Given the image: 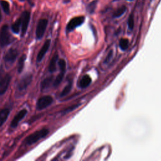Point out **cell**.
I'll return each mask as SVG.
<instances>
[{
    "instance_id": "cell-5",
    "label": "cell",
    "mask_w": 161,
    "mask_h": 161,
    "mask_svg": "<svg viewBox=\"0 0 161 161\" xmlns=\"http://www.w3.org/2000/svg\"><path fill=\"white\" fill-rule=\"evenodd\" d=\"M19 18L21 20V32L22 36H23L28 29L30 19V13L28 11H25Z\"/></svg>"
},
{
    "instance_id": "cell-25",
    "label": "cell",
    "mask_w": 161,
    "mask_h": 161,
    "mask_svg": "<svg viewBox=\"0 0 161 161\" xmlns=\"http://www.w3.org/2000/svg\"><path fill=\"white\" fill-rule=\"evenodd\" d=\"M128 26L130 30H133L134 28V18L133 14H130L128 19Z\"/></svg>"
},
{
    "instance_id": "cell-11",
    "label": "cell",
    "mask_w": 161,
    "mask_h": 161,
    "mask_svg": "<svg viewBox=\"0 0 161 161\" xmlns=\"http://www.w3.org/2000/svg\"><path fill=\"white\" fill-rule=\"evenodd\" d=\"M50 45V40H47L45 41V42L43 43L42 47L40 48L36 57V60L37 62H40L43 58L44 57L45 53L47 52L49 47Z\"/></svg>"
},
{
    "instance_id": "cell-4",
    "label": "cell",
    "mask_w": 161,
    "mask_h": 161,
    "mask_svg": "<svg viewBox=\"0 0 161 161\" xmlns=\"http://www.w3.org/2000/svg\"><path fill=\"white\" fill-rule=\"evenodd\" d=\"M32 75L31 74H26L24 75L18 82L17 84V91H25L27 87L30 85L32 80Z\"/></svg>"
},
{
    "instance_id": "cell-23",
    "label": "cell",
    "mask_w": 161,
    "mask_h": 161,
    "mask_svg": "<svg viewBox=\"0 0 161 161\" xmlns=\"http://www.w3.org/2000/svg\"><path fill=\"white\" fill-rule=\"evenodd\" d=\"M97 1L96 0L93 1L91 2V3L89 4V5L87 6V11H88L90 13H92L94 11L95 9H96V6H97Z\"/></svg>"
},
{
    "instance_id": "cell-12",
    "label": "cell",
    "mask_w": 161,
    "mask_h": 161,
    "mask_svg": "<svg viewBox=\"0 0 161 161\" xmlns=\"http://www.w3.org/2000/svg\"><path fill=\"white\" fill-rule=\"evenodd\" d=\"M91 81L92 80H91V77L89 75L86 74L80 79V80L79 82V86L82 88L87 87V86H89L90 85V84L91 83Z\"/></svg>"
},
{
    "instance_id": "cell-6",
    "label": "cell",
    "mask_w": 161,
    "mask_h": 161,
    "mask_svg": "<svg viewBox=\"0 0 161 161\" xmlns=\"http://www.w3.org/2000/svg\"><path fill=\"white\" fill-rule=\"evenodd\" d=\"M53 102V98L50 96H45L40 97L36 103V108L39 110L43 109L50 105Z\"/></svg>"
},
{
    "instance_id": "cell-1",
    "label": "cell",
    "mask_w": 161,
    "mask_h": 161,
    "mask_svg": "<svg viewBox=\"0 0 161 161\" xmlns=\"http://www.w3.org/2000/svg\"><path fill=\"white\" fill-rule=\"evenodd\" d=\"M48 133V130L47 128H42L40 130H38L28 136L25 139V142L28 145H32L37 142L39 140L44 138Z\"/></svg>"
},
{
    "instance_id": "cell-16",
    "label": "cell",
    "mask_w": 161,
    "mask_h": 161,
    "mask_svg": "<svg viewBox=\"0 0 161 161\" xmlns=\"http://www.w3.org/2000/svg\"><path fill=\"white\" fill-rule=\"evenodd\" d=\"M11 30L15 33H18L21 30V20L20 18L17 19L11 26Z\"/></svg>"
},
{
    "instance_id": "cell-20",
    "label": "cell",
    "mask_w": 161,
    "mask_h": 161,
    "mask_svg": "<svg viewBox=\"0 0 161 161\" xmlns=\"http://www.w3.org/2000/svg\"><path fill=\"white\" fill-rule=\"evenodd\" d=\"M1 7H2L4 12L6 14H9V12H10V8H9V4L8 2L6 1H1Z\"/></svg>"
},
{
    "instance_id": "cell-3",
    "label": "cell",
    "mask_w": 161,
    "mask_h": 161,
    "mask_svg": "<svg viewBox=\"0 0 161 161\" xmlns=\"http://www.w3.org/2000/svg\"><path fill=\"white\" fill-rule=\"evenodd\" d=\"M48 25V20L47 19H41L39 20L36 28V38L37 39H41L46 30Z\"/></svg>"
},
{
    "instance_id": "cell-13",
    "label": "cell",
    "mask_w": 161,
    "mask_h": 161,
    "mask_svg": "<svg viewBox=\"0 0 161 161\" xmlns=\"http://www.w3.org/2000/svg\"><path fill=\"white\" fill-rule=\"evenodd\" d=\"M9 114V110L7 108L3 109L0 111V127L8 119Z\"/></svg>"
},
{
    "instance_id": "cell-9",
    "label": "cell",
    "mask_w": 161,
    "mask_h": 161,
    "mask_svg": "<svg viewBox=\"0 0 161 161\" xmlns=\"http://www.w3.org/2000/svg\"><path fill=\"white\" fill-rule=\"evenodd\" d=\"M10 80L11 77L8 74H6L0 78V95L6 92L10 82Z\"/></svg>"
},
{
    "instance_id": "cell-21",
    "label": "cell",
    "mask_w": 161,
    "mask_h": 161,
    "mask_svg": "<svg viewBox=\"0 0 161 161\" xmlns=\"http://www.w3.org/2000/svg\"><path fill=\"white\" fill-rule=\"evenodd\" d=\"M129 45V41L126 38H121L119 41V47L121 50H125L128 48Z\"/></svg>"
},
{
    "instance_id": "cell-15",
    "label": "cell",
    "mask_w": 161,
    "mask_h": 161,
    "mask_svg": "<svg viewBox=\"0 0 161 161\" xmlns=\"http://www.w3.org/2000/svg\"><path fill=\"white\" fill-rule=\"evenodd\" d=\"M52 77H48L45 78L41 82V85H40L41 89L42 91L45 90V89H47L50 86V84L52 82Z\"/></svg>"
},
{
    "instance_id": "cell-22",
    "label": "cell",
    "mask_w": 161,
    "mask_h": 161,
    "mask_svg": "<svg viewBox=\"0 0 161 161\" xmlns=\"http://www.w3.org/2000/svg\"><path fill=\"white\" fill-rule=\"evenodd\" d=\"M64 74L65 72H61L59 73V74L57 76V77L55 78V80H54V82H53V86H58L62 82L63 78H64Z\"/></svg>"
},
{
    "instance_id": "cell-17",
    "label": "cell",
    "mask_w": 161,
    "mask_h": 161,
    "mask_svg": "<svg viewBox=\"0 0 161 161\" xmlns=\"http://www.w3.org/2000/svg\"><path fill=\"white\" fill-rule=\"evenodd\" d=\"M126 7L125 6H121V7L118 8L114 13L113 16L114 18H118L122 16L126 11Z\"/></svg>"
},
{
    "instance_id": "cell-18",
    "label": "cell",
    "mask_w": 161,
    "mask_h": 161,
    "mask_svg": "<svg viewBox=\"0 0 161 161\" xmlns=\"http://www.w3.org/2000/svg\"><path fill=\"white\" fill-rule=\"evenodd\" d=\"M26 59V55H23L19 59L18 64V72H21L23 70V69L24 67V64H25V60Z\"/></svg>"
},
{
    "instance_id": "cell-14",
    "label": "cell",
    "mask_w": 161,
    "mask_h": 161,
    "mask_svg": "<svg viewBox=\"0 0 161 161\" xmlns=\"http://www.w3.org/2000/svg\"><path fill=\"white\" fill-rule=\"evenodd\" d=\"M58 56L57 54H55L53 57L51 58L50 64H49V66H48V70L50 72H53L56 70L57 69V62L58 60Z\"/></svg>"
},
{
    "instance_id": "cell-7",
    "label": "cell",
    "mask_w": 161,
    "mask_h": 161,
    "mask_svg": "<svg viewBox=\"0 0 161 161\" xmlns=\"http://www.w3.org/2000/svg\"><path fill=\"white\" fill-rule=\"evenodd\" d=\"M84 16H77L72 18L67 24V31H72L76 27L81 25L84 21Z\"/></svg>"
},
{
    "instance_id": "cell-24",
    "label": "cell",
    "mask_w": 161,
    "mask_h": 161,
    "mask_svg": "<svg viewBox=\"0 0 161 161\" xmlns=\"http://www.w3.org/2000/svg\"><path fill=\"white\" fill-rule=\"evenodd\" d=\"M58 65H59V68L61 72H65L66 70V62L65 61L64 59H60L58 60Z\"/></svg>"
},
{
    "instance_id": "cell-19",
    "label": "cell",
    "mask_w": 161,
    "mask_h": 161,
    "mask_svg": "<svg viewBox=\"0 0 161 161\" xmlns=\"http://www.w3.org/2000/svg\"><path fill=\"white\" fill-rule=\"evenodd\" d=\"M72 82H70L62 90V91L60 93V96L61 97H63V96H65L66 95H67L70 90L72 89Z\"/></svg>"
},
{
    "instance_id": "cell-2",
    "label": "cell",
    "mask_w": 161,
    "mask_h": 161,
    "mask_svg": "<svg viewBox=\"0 0 161 161\" xmlns=\"http://www.w3.org/2000/svg\"><path fill=\"white\" fill-rule=\"evenodd\" d=\"M11 42V35L8 25H4L2 26L0 31V45L4 47Z\"/></svg>"
},
{
    "instance_id": "cell-27",
    "label": "cell",
    "mask_w": 161,
    "mask_h": 161,
    "mask_svg": "<svg viewBox=\"0 0 161 161\" xmlns=\"http://www.w3.org/2000/svg\"><path fill=\"white\" fill-rule=\"evenodd\" d=\"M128 1H133V0H128Z\"/></svg>"
},
{
    "instance_id": "cell-26",
    "label": "cell",
    "mask_w": 161,
    "mask_h": 161,
    "mask_svg": "<svg viewBox=\"0 0 161 161\" xmlns=\"http://www.w3.org/2000/svg\"><path fill=\"white\" fill-rule=\"evenodd\" d=\"M1 19H2V14H1V9H0V22L1 21Z\"/></svg>"
},
{
    "instance_id": "cell-10",
    "label": "cell",
    "mask_w": 161,
    "mask_h": 161,
    "mask_svg": "<svg viewBox=\"0 0 161 161\" xmlns=\"http://www.w3.org/2000/svg\"><path fill=\"white\" fill-rule=\"evenodd\" d=\"M26 114H27V111L25 109H23L21 110L19 112H18L12 120L11 123V127L16 128L18 126V123L21 121V120L23 119V118L26 116Z\"/></svg>"
},
{
    "instance_id": "cell-8",
    "label": "cell",
    "mask_w": 161,
    "mask_h": 161,
    "mask_svg": "<svg viewBox=\"0 0 161 161\" xmlns=\"http://www.w3.org/2000/svg\"><path fill=\"white\" fill-rule=\"evenodd\" d=\"M18 55V51L16 49L11 48H9L6 53L4 57V62L8 64H12L16 60Z\"/></svg>"
}]
</instances>
